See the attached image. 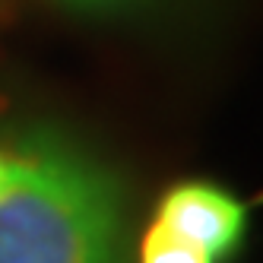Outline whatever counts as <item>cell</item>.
<instances>
[{
	"instance_id": "3957f363",
	"label": "cell",
	"mask_w": 263,
	"mask_h": 263,
	"mask_svg": "<svg viewBox=\"0 0 263 263\" xmlns=\"http://www.w3.org/2000/svg\"><path fill=\"white\" fill-rule=\"evenodd\" d=\"M137 263H216V260L203 248H197L153 219L137 241Z\"/></svg>"
},
{
	"instance_id": "7a4b0ae2",
	"label": "cell",
	"mask_w": 263,
	"mask_h": 263,
	"mask_svg": "<svg viewBox=\"0 0 263 263\" xmlns=\"http://www.w3.org/2000/svg\"><path fill=\"white\" fill-rule=\"evenodd\" d=\"M156 222L203 248L216 263L232 260L248 238V206L213 181H178L162 194Z\"/></svg>"
},
{
	"instance_id": "8992f818",
	"label": "cell",
	"mask_w": 263,
	"mask_h": 263,
	"mask_svg": "<svg viewBox=\"0 0 263 263\" xmlns=\"http://www.w3.org/2000/svg\"><path fill=\"white\" fill-rule=\"evenodd\" d=\"M0 4H4V0H0Z\"/></svg>"
},
{
	"instance_id": "6da1fadb",
	"label": "cell",
	"mask_w": 263,
	"mask_h": 263,
	"mask_svg": "<svg viewBox=\"0 0 263 263\" xmlns=\"http://www.w3.org/2000/svg\"><path fill=\"white\" fill-rule=\"evenodd\" d=\"M0 263H130V194L80 130L32 118L10 130Z\"/></svg>"
},
{
	"instance_id": "277c9868",
	"label": "cell",
	"mask_w": 263,
	"mask_h": 263,
	"mask_svg": "<svg viewBox=\"0 0 263 263\" xmlns=\"http://www.w3.org/2000/svg\"><path fill=\"white\" fill-rule=\"evenodd\" d=\"M48 4L77 20H124L149 7L153 0H48Z\"/></svg>"
},
{
	"instance_id": "5b68a950",
	"label": "cell",
	"mask_w": 263,
	"mask_h": 263,
	"mask_svg": "<svg viewBox=\"0 0 263 263\" xmlns=\"http://www.w3.org/2000/svg\"><path fill=\"white\" fill-rule=\"evenodd\" d=\"M4 187H7V153L0 146V194H4Z\"/></svg>"
}]
</instances>
